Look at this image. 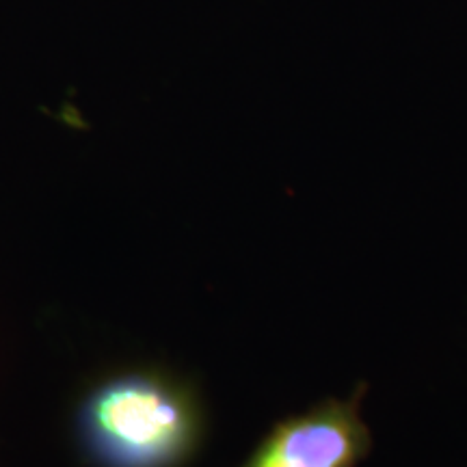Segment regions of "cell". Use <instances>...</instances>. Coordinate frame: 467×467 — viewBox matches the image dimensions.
Segmentation results:
<instances>
[{
  "label": "cell",
  "instance_id": "7a4b0ae2",
  "mask_svg": "<svg viewBox=\"0 0 467 467\" xmlns=\"http://www.w3.org/2000/svg\"><path fill=\"white\" fill-rule=\"evenodd\" d=\"M370 443L359 399L327 400L275 426L243 467H355Z\"/></svg>",
  "mask_w": 467,
  "mask_h": 467
},
{
  "label": "cell",
  "instance_id": "6da1fadb",
  "mask_svg": "<svg viewBox=\"0 0 467 467\" xmlns=\"http://www.w3.org/2000/svg\"><path fill=\"white\" fill-rule=\"evenodd\" d=\"M83 440L104 467H178L200 441L202 418L180 385L124 375L98 388L80 413Z\"/></svg>",
  "mask_w": 467,
  "mask_h": 467
}]
</instances>
